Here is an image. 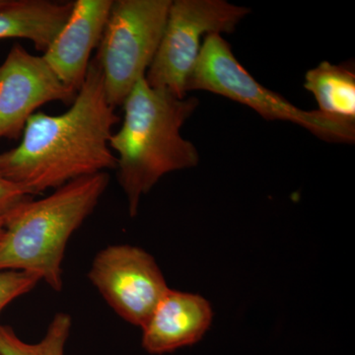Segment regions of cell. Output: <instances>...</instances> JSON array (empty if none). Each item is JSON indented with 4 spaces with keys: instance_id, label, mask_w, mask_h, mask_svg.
<instances>
[{
    "instance_id": "1",
    "label": "cell",
    "mask_w": 355,
    "mask_h": 355,
    "mask_svg": "<svg viewBox=\"0 0 355 355\" xmlns=\"http://www.w3.org/2000/svg\"><path fill=\"white\" fill-rule=\"evenodd\" d=\"M93 58L76 100L60 114L30 116L15 148L0 153V175L36 196L116 168L110 139L120 121Z\"/></svg>"
},
{
    "instance_id": "2",
    "label": "cell",
    "mask_w": 355,
    "mask_h": 355,
    "mask_svg": "<svg viewBox=\"0 0 355 355\" xmlns=\"http://www.w3.org/2000/svg\"><path fill=\"white\" fill-rule=\"evenodd\" d=\"M198 105L197 98L151 87L146 77L125 98L123 123L110 147L116 153V177L130 216H137L140 198L164 175L198 164L197 148L180 132Z\"/></svg>"
},
{
    "instance_id": "3",
    "label": "cell",
    "mask_w": 355,
    "mask_h": 355,
    "mask_svg": "<svg viewBox=\"0 0 355 355\" xmlns=\"http://www.w3.org/2000/svg\"><path fill=\"white\" fill-rule=\"evenodd\" d=\"M109 182L107 172L80 178L7 214L0 239V270L28 273L53 291H62L69 239L94 211Z\"/></svg>"
},
{
    "instance_id": "4",
    "label": "cell",
    "mask_w": 355,
    "mask_h": 355,
    "mask_svg": "<svg viewBox=\"0 0 355 355\" xmlns=\"http://www.w3.org/2000/svg\"><path fill=\"white\" fill-rule=\"evenodd\" d=\"M186 90L224 96L246 105L266 120L291 121L328 141L354 144L355 140V121L304 111L263 87L239 64L227 42L218 34L209 35L203 42Z\"/></svg>"
},
{
    "instance_id": "5",
    "label": "cell",
    "mask_w": 355,
    "mask_h": 355,
    "mask_svg": "<svg viewBox=\"0 0 355 355\" xmlns=\"http://www.w3.org/2000/svg\"><path fill=\"white\" fill-rule=\"evenodd\" d=\"M171 0H113L95 58L105 95L121 106L150 67L164 32Z\"/></svg>"
},
{
    "instance_id": "6",
    "label": "cell",
    "mask_w": 355,
    "mask_h": 355,
    "mask_svg": "<svg viewBox=\"0 0 355 355\" xmlns=\"http://www.w3.org/2000/svg\"><path fill=\"white\" fill-rule=\"evenodd\" d=\"M249 12L247 7L224 0L172 1L158 50L146 74V83L186 97L187 83L200 55L202 36L232 33Z\"/></svg>"
},
{
    "instance_id": "7",
    "label": "cell",
    "mask_w": 355,
    "mask_h": 355,
    "mask_svg": "<svg viewBox=\"0 0 355 355\" xmlns=\"http://www.w3.org/2000/svg\"><path fill=\"white\" fill-rule=\"evenodd\" d=\"M88 277L116 315L140 328L169 289L155 259L132 245H111L101 250Z\"/></svg>"
},
{
    "instance_id": "8",
    "label": "cell",
    "mask_w": 355,
    "mask_h": 355,
    "mask_svg": "<svg viewBox=\"0 0 355 355\" xmlns=\"http://www.w3.org/2000/svg\"><path fill=\"white\" fill-rule=\"evenodd\" d=\"M76 96L42 55L14 44L0 64V139H19L37 109L53 101L71 105Z\"/></svg>"
},
{
    "instance_id": "9",
    "label": "cell",
    "mask_w": 355,
    "mask_h": 355,
    "mask_svg": "<svg viewBox=\"0 0 355 355\" xmlns=\"http://www.w3.org/2000/svg\"><path fill=\"white\" fill-rule=\"evenodd\" d=\"M113 0H76L69 19L42 57L67 88L78 93L90 55L99 46Z\"/></svg>"
},
{
    "instance_id": "10",
    "label": "cell",
    "mask_w": 355,
    "mask_h": 355,
    "mask_svg": "<svg viewBox=\"0 0 355 355\" xmlns=\"http://www.w3.org/2000/svg\"><path fill=\"white\" fill-rule=\"evenodd\" d=\"M212 317L207 299L169 288L141 328L142 347L161 355L195 345L209 330Z\"/></svg>"
},
{
    "instance_id": "11",
    "label": "cell",
    "mask_w": 355,
    "mask_h": 355,
    "mask_svg": "<svg viewBox=\"0 0 355 355\" xmlns=\"http://www.w3.org/2000/svg\"><path fill=\"white\" fill-rule=\"evenodd\" d=\"M71 9L72 2L1 0L0 40H29L44 53L69 19Z\"/></svg>"
},
{
    "instance_id": "12",
    "label": "cell",
    "mask_w": 355,
    "mask_h": 355,
    "mask_svg": "<svg viewBox=\"0 0 355 355\" xmlns=\"http://www.w3.org/2000/svg\"><path fill=\"white\" fill-rule=\"evenodd\" d=\"M304 88L314 95L318 111L355 121V73L349 67L323 62L306 73Z\"/></svg>"
},
{
    "instance_id": "13",
    "label": "cell",
    "mask_w": 355,
    "mask_h": 355,
    "mask_svg": "<svg viewBox=\"0 0 355 355\" xmlns=\"http://www.w3.org/2000/svg\"><path fill=\"white\" fill-rule=\"evenodd\" d=\"M71 327L69 314L57 313L44 338L38 343H29L21 340L11 327L0 324V355H64Z\"/></svg>"
},
{
    "instance_id": "14",
    "label": "cell",
    "mask_w": 355,
    "mask_h": 355,
    "mask_svg": "<svg viewBox=\"0 0 355 355\" xmlns=\"http://www.w3.org/2000/svg\"><path fill=\"white\" fill-rule=\"evenodd\" d=\"M39 282L28 273L0 270V313L15 299L34 289Z\"/></svg>"
},
{
    "instance_id": "15",
    "label": "cell",
    "mask_w": 355,
    "mask_h": 355,
    "mask_svg": "<svg viewBox=\"0 0 355 355\" xmlns=\"http://www.w3.org/2000/svg\"><path fill=\"white\" fill-rule=\"evenodd\" d=\"M31 198L22 189L0 175V217L6 216Z\"/></svg>"
},
{
    "instance_id": "16",
    "label": "cell",
    "mask_w": 355,
    "mask_h": 355,
    "mask_svg": "<svg viewBox=\"0 0 355 355\" xmlns=\"http://www.w3.org/2000/svg\"><path fill=\"white\" fill-rule=\"evenodd\" d=\"M4 219H6V216L0 217V239H1L4 232Z\"/></svg>"
},
{
    "instance_id": "17",
    "label": "cell",
    "mask_w": 355,
    "mask_h": 355,
    "mask_svg": "<svg viewBox=\"0 0 355 355\" xmlns=\"http://www.w3.org/2000/svg\"><path fill=\"white\" fill-rule=\"evenodd\" d=\"M0 1H1V0H0Z\"/></svg>"
}]
</instances>
